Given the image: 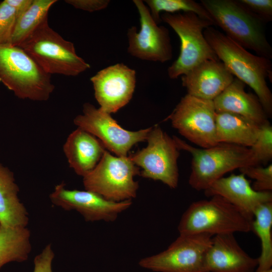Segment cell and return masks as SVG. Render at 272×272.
<instances>
[{
    "instance_id": "6da1fadb",
    "label": "cell",
    "mask_w": 272,
    "mask_h": 272,
    "mask_svg": "<svg viewBox=\"0 0 272 272\" xmlns=\"http://www.w3.org/2000/svg\"><path fill=\"white\" fill-rule=\"evenodd\" d=\"M203 35L221 61L237 79L255 92L267 117L272 115V94L267 84L271 81L270 59L254 55L213 26L203 31Z\"/></svg>"
},
{
    "instance_id": "7a4b0ae2",
    "label": "cell",
    "mask_w": 272,
    "mask_h": 272,
    "mask_svg": "<svg viewBox=\"0 0 272 272\" xmlns=\"http://www.w3.org/2000/svg\"><path fill=\"white\" fill-rule=\"evenodd\" d=\"M215 25L225 35L245 49L269 59L272 48L267 41L264 22L237 0H200Z\"/></svg>"
},
{
    "instance_id": "3957f363",
    "label": "cell",
    "mask_w": 272,
    "mask_h": 272,
    "mask_svg": "<svg viewBox=\"0 0 272 272\" xmlns=\"http://www.w3.org/2000/svg\"><path fill=\"white\" fill-rule=\"evenodd\" d=\"M179 150L192 156L188 183L196 190H205L228 172L253 166L249 148L227 143H218L208 148H197L173 137Z\"/></svg>"
},
{
    "instance_id": "277c9868",
    "label": "cell",
    "mask_w": 272,
    "mask_h": 272,
    "mask_svg": "<svg viewBox=\"0 0 272 272\" xmlns=\"http://www.w3.org/2000/svg\"><path fill=\"white\" fill-rule=\"evenodd\" d=\"M0 83L18 98L47 100L54 89L47 74L21 48L0 44Z\"/></svg>"
},
{
    "instance_id": "5b68a950",
    "label": "cell",
    "mask_w": 272,
    "mask_h": 272,
    "mask_svg": "<svg viewBox=\"0 0 272 272\" xmlns=\"http://www.w3.org/2000/svg\"><path fill=\"white\" fill-rule=\"evenodd\" d=\"M47 74L75 77L90 68L76 53L73 42L65 40L49 25L46 18L18 46Z\"/></svg>"
},
{
    "instance_id": "8992f818",
    "label": "cell",
    "mask_w": 272,
    "mask_h": 272,
    "mask_svg": "<svg viewBox=\"0 0 272 272\" xmlns=\"http://www.w3.org/2000/svg\"><path fill=\"white\" fill-rule=\"evenodd\" d=\"M252 221L223 197L192 202L183 213L178 230L179 234L207 233L213 236L248 232Z\"/></svg>"
},
{
    "instance_id": "52a82bcc",
    "label": "cell",
    "mask_w": 272,
    "mask_h": 272,
    "mask_svg": "<svg viewBox=\"0 0 272 272\" xmlns=\"http://www.w3.org/2000/svg\"><path fill=\"white\" fill-rule=\"evenodd\" d=\"M161 21L169 25L180 40L178 58L168 69V75L175 79L207 60H219L203 35V31L215 24L191 12L163 13Z\"/></svg>"
},
{
    "instance_id": "ba28073f",
    "label": "cell",
    "mask_w": 272,
    "mask_h": 272,
    "mask_svg": "<svg viewBox=\"0 0 272 272\" xmlns=\"http://www.w3.org/2000/svg\"><path fill=\"white\" fill-rule=\"evenodd\" d=\"M140 174L129 156H113L105 150L95 168L83 177V184L86 190L111 201L132 200L139 189L134 177Z\"/></svg>"
},
{
    "instance_id": "9c48e42d",
    "label": "cell",
    "mask_w": 272,
    "mask_h": 272,
    "mask_svg": "<svg viewBox=\"0 0 272 272\" xmlns=\"http://www.w3.org/2000/svg\"><path fill=\"white\" fill-rule=\"evenodd\" d=\"M146 141L148 145L145 148L129 156L141 168L140 175L176 188L179 180V149L174 137L157 125L151 127Z\"/></svg>"
},
{
    "instance_id": "30bf717a",
    "label": "cell",
    "mask_w": 272,
    "mask_h": 272,
    "mask_svg": "<svg viewBox=\"0 0 272 272\" xmlns=\"http://www.w3.org/2000/svg\"><path fill=\"white\" fill-rule=\"evenodd\" d=\"M213 237L207 233L179 234L166 250L142 259L139 265L159 272H208L205 258Z\"/></svg>"
},
{
    "instance_id": "8fae6325",
    "label": "cell",
    "mask_w": 272,
    "mask_h": 272,
    "mask_svg": "<svg viewBox=\"0 0 272 272\" xmlns=\"http://www.w3.org/2000/svg\"><path fill=\"white\" fill-rule=\"evenodd\" d=\"M216 114L213 101L187 94L167 118L183 137L201 148H208L218 144Z\"/></svg>"
},
{
    "instance_id": "7c38bea8",
    "label": "cell",
    "mask_w": 272,
    "mask_h": 272,
    "mask_svg": "<svg viewBox=\"0 0 272 272\" xmlns=\"http://www.w3.org/2000/svg\"><path fill=\"white\" fill-rule=\"evenodd\" d=\"M74 124L97 138L105 149L116 156H128L137 144L146 141L151 127L137 131L126 130L111 114L90 103L83 105V113L74 120Z\"/></svg>"
},
{
    "instance_id": "4fadbf2b",
    "label": "cell",
    "mask_w": 272,
    "mask_h": 272,
    "mask_svg": "<svg viewBox=\"0 0 272 272\" xmlns=\"http://www.w3.org/2000/svg\"><path fill=\"white\" fill-rule=\"evenodd\" d=\"M132 2L139 13L140 29L139 31L135 26L128 29V53L143 60L163 63L171 60L173 52L168 29L158 25L144 1Z\"/></svg>"
},
{
    "instance_id": "5bb4252c",
    "label": "cell",
    "mask_w": 272,
    "mask_h": 272,
    "mask_svg": "<svg viewBox=\"0 0 272 272\" xmlns=\"http://www.w3.org/2000/svg\"><path fill=\"white\" fill-rule=\"evenodd\" d=\"M50 199L65 210L78 212L87 222H113L132 205L131 200L116 202L90 190H70L63 182L55 186Z\"/></svg>"
},
{
    "instance_id": "9a60e30c",
    "label": "cell",
    "mask_w": 272,
    "mask_h": 272,
    "mask_svg": "<svg viewBox=\"0 0 272 272\" xmlns=\"http://www.w3.org/2000/svg\"><path fill=\"white\" fill-rule=\"evenodd\" d=\"M90 81L99 108L111 114L131 99L135 88L136 72L123 63H117L98 71Z\"/></svg>"
},
{
    "instance_id": "2e32d148",
    "label": "cell",
    "mask_w": 272,
    "mask_h": 272,
    "mask_svg": "<svg viewBox=\"0 0 272 272\" xmlns=\"http://www.w3.org/2000/svg\"><path fill=\"white\" fill-rule=\"evenodd\" d=\"M207 196H221L236 207L251 221L257 209L272 201L271 191L260 192L252 187L245 176L241 173L223 177L205 190Z\"/></svg>"
},
{
    "instance_id": "e0dca14e",
    "label": "cell",
    "mask_w": 272,
    "mask_h": 272,
    "mask_svg": "<svg viewBox=\"0 0 272 272\" xmlns=\"http://www.w3.org/2000/svg\"><path fill=\"white\" fill-rule=\"evenodd\" d=\"M234 77L219 60H207L181 76L182 86L192 96L213 101Z\"/></svg>"
},
{
    "instance_id": "ac0fdd59",
    "label": "cell",
    "mask_w": 272,
    "mask_h": 272,
    "mask_svg": "<svg viewBox=\"0 0 272 272\" xmlns=\"http://www.w3.org/2000/svg\"><path fill=\"white\" fill-rule=\"evenodd\" d=\"M208 272H252L258 259L239 245L234 234L215 235L205 258Z\"/></svg>"
},
{
    "instance_id": "d6986e66",
    "label": "cell",
    "mask_w": 272,
    "mask_h": 272,
    "mask_svg": "<svg viewBox=\"0 0 272 272\" xmlns=\"http://www.w3.org/2000/svg\"><path fill=\"white\" fill-rule=\"evenodd\" d=\"M63 150L70 167L83 177L95 168L106 149L97 138L78 127L67 137Z\"/></svg>"
},
{
    "instance_id": "ffe728a7",
    "label": "cell",
    "mask_w": 272,
    "mask_h": 272,
    "mask_svg": "<svg viewBox=\"0 0 272 272\" xmlns=\"http://www.w3.org/2000/svg\"><path fill=\"white\" fill-rule=\"evenodd\" d=\"M245 85L234 78L213 100L216 111L237 114L261 125L268 121V117L257 96L245 91Z\"/></svg>"
},
{
    "instance_id": "44dd1931",
    "label": "cell",
    "mask_w": 272,
    "mask_h": 272,
    "mask_svg": "<svg viewBox=\"0 0 272 272\" xmlns=\"http://www.w3.org/2000/svg\"><path fill=\"white\" fill-rule=\"evenodd\" d=\"M216 127L218 143L250 148L258 137L260 125L237 114L216 112Z\"/></svg>"
},
{
    "instance_id": "7402d4cb",
    "label": "cell",
    "mask_w": 272,
    "mask_h": 272,
    "mask_svg": "<svg viewBox=\"0 0 272 272\" xmlns=\"http://www.w3.org/2000/svg\"><path fill=\"white\" fill-rule=\"evenodd\" d=\"M19 187L14 173L0 163V223L4 226L26 227L28 214L18 197Z\"/></svg>"
},
{
    "instance_id": "603a6c76",
    "label": "cell",
    "mask_w": 272,
    "mask_h": 272,
    "mask_svg": "<svg viewBox=\"0 0 272 272\" xmlns=\"http://www.w3.org/2000/svg\"><path fill=\"white\" fill-rule=\"evenodd\" d=\"M30 232L26 227H11L0 223V268L12 262L27 260L31 250Z\"/></svg>"
},
{
    "instance_id": "cb8c5ba5",
    "label": "cell",
    "mask_w": 272,
    "mask_h": 272,
    "mask_svg": "<svg viewBox=\"0 0 272 272\" xmlns=\"http://www.w3.org/2000/svg\"><path fill=\"white\" fill-rule=\"evenodd\" d=\"M251 231L259 237L261 253L256 271L271 269L272 266V201L260 205L254 214Z\"/></svg>"
},
{
    "instance_id": "d4e9b609",
    "label": "cell",
    "mask_w": 272,
    "mask_h": 272,
    "mask_svg": "<svg viewBox=\"0 0 272 272\" xmlns=\"http://www.w3.org/2000/svg\"><path fill=\"white\" fill-rule=\"evenodd\" d=\"M56 2L32 0L27 9L17 17L10 44L18 46L28 38L48 18L49 9Z\"/></svg>"
},
{
    "instance_id": "484cf974",
    "label": "cell",
    "mask_w": 272,
    "mask_h": 272,
    "mask_svg": "<svg viewBox=\"0 0 272 272\" xmlns=\"http://www.w3.org/2000/svg\"><path fill=\"white\" fill-rule=\"evenodd\" d=\"M144 3L146 4L152 17L158 24L161 21V12L174 14L181 11L193 13L199 17L214 24L211 15L200 3L193 0H146Z\"/></svg>"
},
{
    "instance_id": "4316f807",
    "label": "cell",
    "mask_w": 272,
    "mask_h": 272,
    "mask_svg": "<svg viewBox=\"0 0 272 272\" xmlns=\"http://www.w3.org/2000/svg\"><path fill=\"white\" fill-rule=\"evenodd\" d=\"M252 154L253 166L266 164L272 159V126L268 121L260 125L258 137L249 148Z\"/></svg>"
},
{
    "instance_id": "83f0119b",
    "label": "cell",
    "mask_w": 272,
    "mask_h": 272,
    "mask_svg": "<svg viewBox=\"0 0 272 272\" xmlns=\"http://www.w3.org/2000/svg\"><path fill=\"white\" fill-rule=\"evenodd\" d=\"M239 171L245 176L254 180L253 189L257 191H271L272 164L265 167L258 166H248L240 168Z\"/></svg>"
},
{
    "instance_id": "f1b7e54d",
    "label": "cell",
    "mask_w": 272,
    "mask_h": 272,
    "mask_svg": "<svg viewBox=\"0 0 272 272\" xmlns=\"http://www.w3.org/2000/svg\"><path fill=\"white\" fill-rule=\"evenodd\" d=\"M16 19L14 9L5 0L0 2V44L10 43Z\"/></svg>"
},
{
    "instance_id": "f546056e",
    "label": "cell",
    "mask_w": 272,
    "mask_h": 272,
    "mask_svg": "<svg viewBox=\"0 0 272 272\" xmlns=\"http://www.w3.org/2000/svg\"><path fill=\"white\" fill-rule=\"evenodd\" d=\"M243 6L263 22L272 20L271 0H237Z\"/></svg>"
},
{
    "instance_id": "4dcf8cb0",
    "label": "cell",
    "mask_w": 272,
    "mask_h": 272,
    "mask_svg": "<svg viewBox=\"0 0 272 272\" xmlns=\"http://www.w3.org/2000/svg\"><path fill=\"white\" fill-rule=\"evenodd\" d=\"M54 256L51 245H47L42 252L35 257L33 272H53L51 264Z\"/></svg>"
},
{
    "instance_id": "1f68e13d",
    "label": "cell",
    "mask_w": 272,
    "mask_h": 272,
    "mask_svg": "<svg viewBox=\"0 0 272 272\" xmlns=\"http://www.w3.org/2000/svg\"><path fill=\"white\" fill-rule=\"evenodd\" d=\"M65 2L74 8L89 12L106 9L110 3L109 0H66Z\"/></svg>"
},
{
    "instance_id": "d6a6232c",
    "label": "cell",
    "mask_w": 272,
    "mask_h": 272,
    "mask_svg": "<svg viewBox=\"0 0 272 272\" xmlns=\"http://www.w3.org/2000/svg\"><path fill=\"white\" fill-rule=\"evenodd\" d=\"M16 11L17 17L31 4L32 0H5Z\"/></svg>"
},
{
    "instance_id": "836d02e7",
    "label": "cell",
    "mask_w": 272,
    "mask_h": 272,
    "mask_svg": "<svg viewBox=\"0 0 272 272\" xmlns=\"http://www.w3.org/2000/svg\"><path fill=\"white\" fill-rule=\"evenodd\" d=\"M256 272H272V269L271 268V269H269L266 270L260 271H256Z\"/></svg>"
}]
</instances>
